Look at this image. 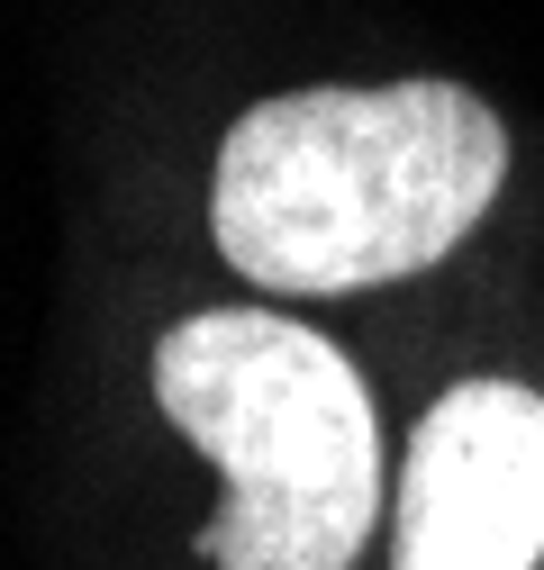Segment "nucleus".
<instances>
[{
    "instance_id": "7ed1b4c3",
    "label": "nucleus",
    "mask_w": 544,
    "mask_h": 570,
    "mask_svg": "<svg viewBox=\"0 0 544 570\" xmlns=\"http://www.w3.org/2000/svg\"><path fill=\"white\" fill-rule=\"evenodd\" d=\"M544 552V399L463 381L427 407L399 471L390 570H535Z\"/></svg>"
},
{
    "instance_id": "f257e3e1",
    "label": "nucleus",
    "mask_w": 544,
    "mask_h": 570,
    "mask_svg": "<svg viewBox=\"0 0 544 570\" xmlns=\"http://www.w3.org/2000/svg\"><path fill=\"white\" fill-rule=\"evenodd\" d=\"M499 173L508 136L463 82L291 91L227 127L210 236L263 291H372L454 254Z\"/></svg>"
},
{
    "instance_id": "f03ea898",
    "label": "nucleus",
    "mask_w": 544,
    "mask_h": 570,
    "mask_svg": "<svg viewBox=\"0 0 544 570\" xmlns=\"http://www.w3.org/2000/svg\"><path fill=\"white\" fill-rule=\"evenodd\" d=\"M155 399L218 462V570H346L381 508V435L346 353L272 308H210L155 344Z\"/></svg>"
}]
</instances>
